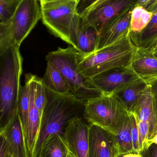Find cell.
Segmentation results:
<instances>
[{"instance_id": "60d3db41", "label": "cell", "mask_w": 157, "mask_h": 157, "mask_svg": "<svg viewBox=\"0 0 157 157\" xmlns=\"http://www.w3.org/2000/svg\"><path fill=\"white\" fill-rule=\"evenodd\" d=\"M39 1H40V0H39Z\"/></svg>"}, {"instance_id": "2e32d148", "label": "cell", "mask_w": 157, "mask_h": 157, "mask_svg": "<svg viewBox=\"0 0 157 157\" xmlns=\"http://www.w3.org/2000/svg\"><path fill=\"white\" fill-rule=\"evenodd\" d=\"M139 120L148 123L149 139L157 131V116L153 96L148 85L132 113Z\"/></svg>"}, {"instance_id": "b9f144b4", "label": "cell", "mask_w": 157, "mask_h": 157, "mask_svg": "<svg viewBox=\"0 0 157 157\" xmlns=\"http://www.w3.org/2000/svg\"></svg>"}, {"instance_id": "83f0119b", "label": "cell", "mask_w": 157, "mask_h": 157, "mask_svg": "<svg viewBox=\"0 0 157 157\" xmlns=\"http://www.w3.org/2000/svg\"><path fill=\"white\" fill-rule=\"evenodd\" d=\"M107 0H79L77 7V14L84 16L87 13Z\"/></svg>"}, {"instance_id": "1f68e13d", "label": "cell", "mask_w": 157, "mask_h": 157, "mask_svg": "<svg viewBox=\"0 0 157 157\" xmlns=\"http://www.w3.org/2000/svg\"><path fill=\"white\" fill-rule=\"evenodd\" d=\"M9 154L6 140L2 131L0 132V157H6Z\"/></svg>"}, {"instance_id": "8d00e7d4", "label": "cell", "mask_w": 157, "mask_h": 157, "mask_svg": "<svg viewBox=\"0 0 157 157\" xmlns=\"http://www.w3.org/2000/svg\"><path fill=\"white\" fill-rule=\"evenodd\" d=\"M152 52L156 51H157V38L155 40V41L153 42L150 48H149Z\"/></svg>"}, {"instance_id": "d6a6232c", "label": "cell", "mask_w": 157, "mask_h": 157, "mask_svg": "<svg viewBox=\"0 0 157 157\" xmlns=\"http://www.w3.org/2000/svg\"><path fill=\"white\" fill-rule=\"evenodd\" d=\"M144 157H157V145L156 144L151 145L145 151L141 153Z\"/></svg>"}, {"instance_id": "4dcf8cb0", "label": "cell", "mask_w": 157, "mask_h": 157, "mask_svg": "<svg viewBox=\"0 0 157 157\" xmlns=\"http://www.w3.org/2000/svg\"><path fill=\"white\" fill-rule=\"evenodd\" d=\"M71 0H40V6L41 9L51 8Z\"/></svg>"}, {"instance_id": "f546056e", "label": "cell", "mask_w": 157, "mask_h": 157, "mask_svg": "<svg viewBox=\"0 0 157 157\" xmlns=\"http://www.w3.org/2000/svg\"><path fill=\"white\" fill-rule=\"evenodd\" d=\"M135 6H143L147 11L154 13L157 10V0H137Z\"/></svg>"}, {"instance_id": "6da1fadb", "label": "cell", "mask_w": 157, "mask_h": 157, "mask_svg": "<svg viewBox=\"0 0 157 157\" xmlns=\"http://www.w3.org/2000/svg\"><path fill=\"white\" fill-rule=\"evenodd\" d=\"M46 87L48 101L32 157H39L42 144L48 137L54 134H63L69 121L84 113L86 102L72 94H59Z\"/></svg>"}, {"instance_id": "52a82bcc", "label": "cell", "mask_w": 157, "mask_h": 157, "mask_svg": "<svg viewBox=\"0 0 157 157\" xmlns=\"http://www.w3.org/2000/svg\"><path fill=\"white\" fill-rule=\"evenodd\" d=\"M39 0H21L10 21L13 43L20 47L41 18Z\"/></svg>"}, {"instance_id": "ffe728a7", "label": "cell", "mask_w": 157, "mask_h": 157, "mask_svg": "<svg viewBox=\"0 0 157 157\" xmlns=\"http://www.w3.org/2000/svg\"><path fill=\"white\" fill-rule=\"evenodd\" d=\"M42 79L48 88L56 93L72 94L68 82L61 73L49 63L47 62L46 72Z\"/></svg>"}, {"instance_id": "d590c367", "label": "cell", "mask_w": 157, "mask_h": 157, "mask_svg": "<svg viewBox=\"0 0 157 157\" xmlns=\"http://www.w3.org/2000/svg\"><path fill=\"white\" fill-rule=\"evenodd\" d=\"M120 157H143L141 154H136V153H128L122 155Z\"/></svg>"}, {"instance_id": "8992f818", "label": "cell", "mask_w": 157, "mask_h": 157, "mask_svg": "<svg viewBox=\"0 0 157 157\" xmlns=\"http://www.w3.org/2000/svg\"><path fill=\"white\" fill-rule=\"evenodd\" d=\"M79 0L70 2L47 9H41L43 24L55 36L72 46L71 27L77 13Z\"/></svg>"}, {"instance_id": "d4e9b609", "label": "cell", "mask_w": 157, "mask_h": 157, "mask_svg": "<svg viewBox=\"0 0 157 157\" xmlns=\"http://www.w3.org/2000/svg\"><path fill=\"white\" fill-rule=\"evenodd\" d=\"M135 117L136 120L139 136V153L141 154L149 147V125L146 122L139 120L135 116Z\"/></svg>"}, {"instance_id": "f35d334b", "label": "cell", "mask_w": 157, "mask_h": 157, "mask_svg": "<svg viewBox=\"0 0 157 157\" xmlns=\"http://www.w3.org/2000/svg\"><path fill=\"white\" fill-rule=\"evenodd\" d=\"M153 52L154 55H155V56L157 58V51H156L154 52Z\"/></svg>"}, {"instance_id": "44dd1931", "label": "cell", "mask_w": 157, "mask_h": 157, "mask_svg": "<svg viewBox=\"0 0 157 157\" xmlns=\"http://www.w3.org/2000/svg\"><path fill=\"white\" fill-rule=\"evenodd\" d=\"M33 74H26L24 86H20L17 102V111L21 120L24 134L25 133L27 126L30 101V86Z\"/></svg>"}, {"instance_id": "e0dca14e", "label": "cell", "mask_w": 157, "mask_h": 157, "mask_svg": "<svg viewBox=\"0 0 157 157\" xmlns=\"http://www.w3.org/2000/svg\"><path fill=\"white\" fill-rule=\"evenodd\" d=\"M99 32L96 29L85 24L80 17L78 31V51L82 57L95 52L98 42Z\"/></svg>"}, {"instance_id": "f1b7e54d", "label": "cell", "mask_w": 157, "mask_h": 157, "mask_svg": "<svg viewBox=\"0 0 157 157\" xmlns=\"http://www.w3.org/2000/svg\"><path fill=\"white\" fill-rule=\"evenodd\" d=\"M131 137L133 148L135 153H139V136H138V129L136 120L133 114L131 113Z\"/></svg>"}, {"instance_id": "30bf717a", "label": "cell", "mask_w": 157, "mask_h": 157, "mask_svg": "<svg viewBox=\"0 0 157 157\" xmlns=\"http://www.w3.org/2000/svg\"><path fill=\"white\" fill-rule=\"evenodd\" d=\"M89 124L88 157H120L123 155L114 135L100 126Z\"/></svg>"}, {"instance_id": "9a60e30c", "label": "cell", "mask_w": 157, "mask_h": 157, "mask_svg": "<svg viewBox=\"0 0 157 157\" xmlns=\"http://www.w3.org/2000/svg\"><path fill=\"white\" fill-rule=\"evenodd\" d=\"M36 75H33L30 86V101L27 126L25 133L27 147L29 156L32 157L36 143L40 128L41 117L34 102L35 79Z\"/></svg>"}, {"instance_id": "4316f807", "label": "cell", "mask_w": 157, "mask_h": 157, "mask_svg": "<svg viewBox=\"0 0 157 157\" xmlns=\"http://www.w3.org/2000/svg\"><path fill=\"white\" fill-rule=\"evenodd\" d=\"M18 3L0 0V23L10 22Z\"/></svg>"}, {"instance_id": "7a4b0ae2", "label": "cell", "mask_w": 157, "mask_h": 157, "mask_svg": "<svg viewBox=\"0 0 157 157\" xmlns=\"http://www.w3.org/2000/svg\"><path fill=\"white\" fill-rule=\"evenodd\" d=\"M19 46L11 44L0 56V132L17 111L23 73V58Z\"/></svg>"}, {"instance_id": "836d02e7", "label": "cell", "mask_w": 157, "mask_h": 157, "mask_svg": "<svg viewBox=\"0 0 157 157\" xmlns=\"http://www.w3.org/2000/svg\"><path fill=\"white\" fill-rule=\"evenodd\" d=\"M157 116V79L149 84Z\"/></svg>"}, {"instance_id": "8fae6325", "label": "cell", "mask_w": 157, "mask_h": 157, "mask_svg": "<svg viewBox=\"0 0 157 157\" xmlns=\"http://www.w3.org/2000/svg\"><path fill=\"white\" fill-rule=\"evenodd\" d=\"M89 124L76 116L69 121L63 132V137L75 157H88Z\"/></svg>"}, {"instance_id": "e575fe53", "label": "cell", "mask_w": 157, "mask_h": 157, "mask_svg": "<svg viewBox=\"0 0 157 157\" xmlns=\"http://www.w3.org/2000/svg\"><path fill=\"white\" fill-rule=\"evenodd\" d=\"M153 144L157 145V131L154 134V135L152 136V138H150L149 140V142H148L149 147L150 145Z\"/></svg>"}, {"instance_id": "7402d4cb", "label": "cell", "mask_w": 157, "mask_h": 157, "mask_svg": "<svg viewBox=\"0 0 157 157\" xmlns=\"http://www.w3.org/2000/svg\"><path fill=\"white\" fill-rule=\"evenodd\" d=\"M153 13L141 6H134L132 9L130 22V32L138 34L148 25L153 16Z\"/></svg>"}, {"instance_id": "d6986e66", "label": "cell", "mask_w": 157, "mask_h": 157, "mask_svg": "<svg viewBox=\"0 0 157 157\" xmlns=\"http://www.w3.org/2000/svg\"><path fill=\"white\" fill-rule=\"evenodd\" d=\"M148 84L141 78L120 92L114 94L131 114L139 102Z\"/></svg>"}, {"instance_id": "4fadbf2b", "label": "cell", "mask_w": 157, "mask_h": 157, "mask_svg": "<svg viewBox=\"0 0 157 157\" xmlns=\"http://www.w3.org/2000/svg\"><path fill=\"white\" fill-rule=\"evenodd\" d=\"M2 131L10 155L13 157H30L18 111Z\"/></svg>"}, {"instance_id": "cb8c5ba5", "label": "cell", "mask_w": 157, "mask_h": 157, "mask_svg": "<svg viewBox=\"0 0 157 157\" xmlns=\"http://www.w3.org/2000/svg\"><path fill=\"white\" fill-rule=\"evenodd\" d=\"M47 90L42 78L36 76L34 90V102L40 114L42 117L44 109L47 105Z\"/></svg>"}, {"instance_id": "74e56055", "label": "cell", "mask_w": 157, "mask_h": 157, "mask_svg": "<svg viewBox=\"0 0 157 157\" xmlns=\"http://www.w3.org/2000/svg\"><path fill=\"white\" fill-rule=\"evenodd\" d=\"M4 1H7V2H17L21 0H4Z\"/></svg>"}, {"instance_id": "5b68a950", "label": "cell", "mask_w": 157, "mask_h": 157, "mask_svg": "<svg viewBox=\"0 0 157 157\" xmlns=\"http://www.w3.org/2000/svg\"><path fill=\"white\" fill-rule=\"evenodd\" d=\"M130 114L115 95L104 94L86 101L83 113L89 124L100 126L113 135Z\"/></svg>"}, {"instance_id": "ab89813d", "label": "cell", "mask_w": 157, "mask_h": 157, "mask_svg": "<svg viewBox=\"0 0 157 157\" xmlns=\"http://www.w3.org/2000/svg\"><path fill=\"white\" fill-rule=\"evenodd\" d=\"M6 157H13L12 156V155H10V154H9V155H8Z\"/></svg>"}, {"instance_id": "5bb4252c", "label": "cell", "mask_w": 157, "mask_h": 157, "mask_svg": "<svg viewBox=\"0 0 157 157\" xmlns=\"http://www.w3.org/2000/svg\"><path fill=\"white\" fill-rule=\"evenodd\" d=\"M131 68L148 85L157 79V58L148 48H137Z\"/></svg>"}, {"instance_id": "ba28073f", "label": "cell", "mask_w": 157, "mask_h": 157, "mask_svg": "<svg viewBox=\"0 0 157 157\" xmlns=\"http://www.w3.org/2000/svg\"><path fill=\"white\" fill-rule=\"evenodd\" d=\"M90 78L102 94L114 95L140 78L130 67L111 69Z\"/></svg>"}, {"instance_id": "3957f363", "label": "cell", "mask_w": 157, "mask_h": 157, "mask_svg": "<svg viewBox=\"0 0 157 157\" xmlns=\"http://www.w3.org/2000/svg\"><path fill=\"white\" fill-rule=\"evenodd\" d=\"M137 48L129 32L114 43L87 57H82L80 54L78 68L82 75L90 78L111 69L131 67Z\"/></svg>"}, {"instance_id": "ac0fdd59", "label": "cell", "mask_w": 157, "mask_h": 157, "mask_svg": "<svg viewBox=\"0 0 157 157\" xmlns=\"http://www.w3.org/2000/svg\"><path fill=\"white\" fill-rule=\"evenodd\" d=\"M38 157H75L69 148L63 135L54 134L46 139Z\"/></svg>"}, {"instance_id": "603a6c76", "label": "cell", "mask_w": 157, "mask_h": 157, "mask_svg": "<svg viewBox=\"0 0 157 157\" xmlns=\"http://www.w3.org/2000/svg\"><path fill=\"white\" fill-rule=\"evenodd\" d=\"M114 136L123 155L135 153L131 137V114L118 128Z\"/></svg>"}, {"instance_id": "9c48e42d", "label": "cell", "mask_w": 157, "mask_h": 157, "mask_svg": "<svg viewBox=\"0 0 157 157\" xmlns=\"http://www.w3.org/2000/svg\"><path fill=\"white\" fill-rule=\"evenodd\" d=\"M136 1L107 0L80 17L84 23L93 27L99 33L109 21L133 7Z\"/></svg>"}, {"instance_id": "277c9868", "label": "cell", "mask_w": 157, "mask_h": 157, "mask_svg": "<svg viewBox=\"0 0 157 157\" xmlns=\"http://www.w3.org/2000/svg\"><path fill=\"white\" fill-rule=\"evenodd\" d=\"M79 56L78 51L70 46L65 48H58L57 50L49 52L46 59L61 73L74 96L78 99L86 101L102 94L94 86L90 78L80 72L78 65Z\"/></svg>"}, {"instance_id": "7c38bea8", "label": "cell", "mask_w": 157, "mask_h": 157, "mask_svg": "<svg viewBox=\"0 0 157 157\" xmlns=\"http://www.w3.org/2000/svg\"><path fill=\"white\" fill-rule=\"evenodd\" d=\"M133 7L127 9L104 26L99 33L97 50L114 43L130 32L131 13Z\"/></svg>"}, {"instance_id": "484cf974", "label": "cell", "mask_w": 157, "mask_h": 157, "mask_svg": "<svg viewBox=\"0 0 157 157\" xmlns=\"http://www.w3.org/2000/svg\"><path fill=\"white\" fill-rule=\"evenodd\" d=\"M13 43L10 22L0 23V56Z\"/></svg>"}]
</instances>
